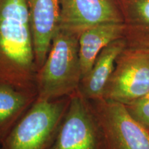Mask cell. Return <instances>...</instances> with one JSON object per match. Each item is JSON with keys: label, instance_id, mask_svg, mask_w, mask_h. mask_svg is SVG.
Segmentation results:
<instances>
[{"label": "cell", "instance_id": "cell-1", "mask_svg": "<svg viewBox=\"0 0 149 149\" xmlns=\"http://www.w3.org/2000/svg\"><path fill=\"white\" fill-rule=\"evenodd\" d=\"M37 72L26 0H0V82L35 91Z\"/></svg>", "mask_w": 149, "mask_h": 149}, {"label": "cell", "instance_id": "cell-2", "mask_svg": "<svg viewBox=\"0 0 149 149\" xmlns=\"http://www.w3.org/2000/svg\"><path fill=\"white\" fill-rule=\"evenodd\" d=\"M77 33L58 29L47 57L37 70V100H54L70 96L78 91L81 74Z\"/></svg>", "mask_w": 149, "mask_h": 149}, {"label": "cell", "instance_id": "cell-3", "mask_svg": "<svg viewBox=\"0 0 149 149\" xmlns=\"http://www.w3.org/2000/svg\"><path fill=\"white\" fill-rule=\"evenodd\" d=\"M70 102V96L37 100L15 124L2 149H48L55 140Z\"/></svg>", "mask_w": 149, "mask_h": 149}, {"label": "cell", "instance_id": "cell-4", "mask_svg": "<svg viewBox=\"0 0 149 149\" xmlns=\"http://www.w3.org/2000/svg\"><path fill=\"white\" fill-rule=\"evenodd\" d=\"M48 149H104L103 135L90 100L76 91Z\"/></svg>", "mask_w": 149, "mask_h": 149}, {"label": "cell", "instance_id": "cell-5", "mask_svg": "<svg viewBox=\"0 0 149 149\" xmlns=\"http://www.w3.org/2000/svg\"><path fill=\"white\" fill-rule=\"evenodd\" d=\"M101 127L104 149H149V130L132 117L124 104L91 101Z\"/></svg>", "mask_w": 149, "mask_h": 149}, {"label": "cell", "instance_id": "cell-6", "mask_svg": "<svg viewBox=\"0 0 149 149\" xmlns=\"http://www.w3.org/2000/svg\"><path fill=\"white\" fill-rule=\"evenodd\" d=\"M149 93V51L126 47L117 57L104 97L124 105Z\"/></svg>", "mask_w": 149, "mask_h": 149}, {"label": "cell", "instance_id": "cell-7", "mask_svg": "<svg viewBox=\"0 0 149 149\" xmlns=\"http://www.w3.org/2000/svg\"><path fill=\"white\" fill-rule=\"evenodd\" d=\"M106 23H124L116 0H61L59 29L80 35Z\"/></svg>", "mask_w": 149, "mask_h": 149}, {"label": "cell", "instance_id": "cell-8", "mask_svg": "<svg viewBox=\"0 0 149 149\" xmlns=\"http://www.w3.org/2000/svg\"><path fill=\"white\" fill-rule=\"evenodd\" d=\"M37 70L45 61L59 29L61 0H26Z\"/></svg>", "mask_w": 149, "mask_h": 149}, {"label": "cell", "instance_id": "cell-9", "mask_svg": "<svg viewBox=\"0 0 149 149\" xmlns=\"http://www.w3.org/2000/svg\"><path fill=\"white\" fill-rule=\"evenodd\" d=\"M126 48L125 39L121 38L111 43L100 52L91 69L81 78L78 89L81 95L90 101L103 99L117 57Z\"/></svg>", "mask_w": 149, "mask_h": 149}, {"label": "cell", "instance_id": "cell-10", "mask_svg": "<svg viewBox=\"0 0 149 149\" xmlns=\"http://www.w3.org/2000/svg\"><path fill=\"white\" fill-rule=\"evenodd\" d=\"M124 23H106L89 28L80 34L79 57L82 77L91 69L100 52L114 41L124 38Z\"/></svg>", "mask_w": 149, "mask_h": 149}, {"label": "cell", "instance_id": "cell-11", "mask_svg": "<svg viewBox=\"0 0 149 149\" xmlns=\"http://www.w3.org/2000/svg\"><path fill=\"white\" fill-rule=\"evenodd\" d=\"M125 26L126 47L149 51V0H116Z\"/></svg>", "mask_w": 149, "mask_h": 149}, {"label": "cell", "instance_id": "cell-12", "mask_svg": "<svg viewBox=\"0 0 149 149\" xmlns=\"http://www.w3.org/2000/svg\"><path fill=\"white\" fill-rule=\"evenodd\" d=\"M37 98L35 91L0 82V144Z\"/></svg>", "mask_w": 149, "mask_h": 149}, {"label": "cell", "instance_id": "cell-13", "mask_svg": "<svg viewBox=\"0 0 149 149\" xmlns=\"http://www.w3.org/2000/svg\"><path fill=\"white\" fill-rule=\"evenodd\" d=\"M125 107L132 117L149 130V93Z\"/></svg>", "mask_w": 149, "mask_h": 149}, {"label": "cell", "instance_id": "cell-14", "mask_svg": "<svg viewBox=\"0 0 149 149\" xmlns=\"http://www.w3.org/2000/svg\"><path fill=\"white\" fill-rule=\"evenodd\" d=\"M0 149H2V148H1H1H0Z\"/></svg>", "mask_w": 149, "mask_h": 149}]
</instances>
